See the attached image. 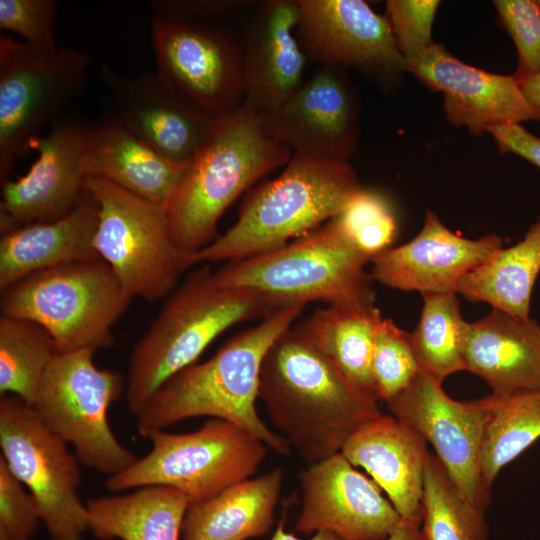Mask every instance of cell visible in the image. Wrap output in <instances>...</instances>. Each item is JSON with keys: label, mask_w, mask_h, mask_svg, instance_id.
Masks as SVG:
<instances>
[{"label": "cell", "mask_w": 540, "mask_h": 540, "mask_svg": "<svg viewBox=\"0 0 540 540\" xmlns=\"http://www.w3.org/2000/svg\"><path fill=\"white\" fill-rule=\"evenodd\" d=\"M259 398L273 426L313 464L341 451L362 424L382 413L298 326L285 330L261 366Z\"/></svg>", "instance_id": "obj_1"}, {"label": "cell", "mask_w": 540, "mask_h": 540, "mask_svg": "<svg viewBox=\"0 0 540 540\" xmlns=\"http://www.w3.org/2000/svg\"><path fill=\"white\" fill-rule=\"evenodd\" d=\"M306 304L291 303L232 337L217 353L169 378L137 415V430L146 437L184 419L210 416L243 428L275 452L288 456L291 446L272 431L256 409L263 359L273 342L300 315Z\"/></svg>", "instance_id": "obj_2"}, {"label": "cell", "mask_w": 540, "mask_h": 540, "mask_svg": "<svg viewBox=\"0 0 540 540\" xmlns=\"http://www.w3.org/2000/svg\"><path fill=\"white\" fill-rule=\"evenodd\" d=\"M292 156L264 119L243 104L217 120L167 207L175 245L195 253L212 243L220 217L234 200Z\"/></svg>", "instance_id": "obj_3"}, {"label": "cell", "mask_w": 540, "mask_h": 540, "mask_svg": "<svg viewBox=\"0 0 540 540\" xmlns=\"http://www.w3.org/2000/svg\"><path fill=\"white\" fill-rule=\"evenodd\" d=\"M282 306L253 290L220 285L207 265L191 272L133 349L125 389L129 410L137 416L169 378L196 363L224 331Z\"/></svg>", "instance_id": "obj_4"}, {"label": "cell", "mask_w": 540, "mask_h": 540, "mask_svg": "<svg viewBox=\"0 0 540 540\" xmlns=\"http://www.w3.org/2000/svg\"><path fill=\"white\" fill-rule=\"evenodd\" d=\"M361 189L349 162L293 153L278 177L249 195L235 224L194 253L195 264L239 260L281 248L336 217Z\"/></svg>", "instance_id": "obj_5"}, {"label": "cell", "mask_w": 540, "mask_h": 540, "mask_svg": "<svg viewBox=\"0 0 540 540\" xmlns=\"http://www.w3.org/2000/svg\"><path fill=\"white\" fill-rule=\"evenodd\" d=\"M368 262L331 219L281 248L229 261L214 276L222 286L253 290L284 305L374 306Z\"/></svg>", "instance_id": "obj_6"}, {"label": "cell", "mask_w": 540, "mask_h": 540, "mask_svg": "<svg viewBox=\"0 0 540 540\" xmlns=\"http://www.w3.org/2000/svg\"><path fill=\"white\" fill-rule=\"evenodd\" d=\"M1 292L2 314L39 324L56 352L110 347L132 298L101 258L44 269Z\"/></svg>", "instance_id": "obj_7"}, {"label": "cell", "mask_w": 540, "mask_h": 540, "mask_svg": "<svg viewBox=\"0 0 540 540\" xmlns=\"http://www.w3.org/2000/svg\"><path fill=\"white\" fill-rule=\"evenodd\" d=\"M84 190L97 205L94 247L127 292L170 295L195 261L173 242L166 210L101 177H87Z\"/></svg>", "instance_id": "obj_8"}, {"label": "cell", "mask_w": 540, "mask_h": 540, "mask_svg": "<svg viewBox=\"0 0 540 540\" xmlns=\"http://www.w3.org/2000/svg\"><path fill=\"white\" fill-rule=\"evenodd\" d=\"M146 438L152 443L151 450L125 470L109 476L105 483L108 490L165 485L183 492L190 505L197 504L248 479L267 452L258 438L217 418L192 432L155 430Z\"/></svg>", "instance_id": "obj_9"}, {"label": "cell", "mask_w": 540, "mask_h": 540, "mask_svg": "<svg viewBox=\"0 0 540 540\" xmlns=\"http://www.w3.org/2000/svg\"><path fill=\"white\" fill-rule=\"evenodd\" d=\"M94 352H56L31 406L51 432L74 448L80 464L112 476L138 458L118 441L108 420L126 384L119 372L98 368Z\"/></svg>", "instance_id": "obj_10"}, {"label": "cell", "mask_w": 540, "mask_h": 540, "mask_svg": "<svg viewBox=\"0 0 540 540\" xmlns=\"http://www.w3.org/2000/svg\"><path fill=\"white\" fill-rule=\"evenodd\" d=\"M89 56L75 48L41 54L0 36V179L41 129L85 89Z\"/></svg>", "instance_id": "obj_11"}, {"label": "cell", "mask_w": 540, "mask_h": 540, "mask_svg": "<svg viewBox=\"0 0 540 540\" xmlns=\"http://www.w3.org/2000/svg\"><path fill=\"white\" fill-rule=\"evenodd\" d=\"M1 457L29 490L52 540H82L88 510L78 493L80 462L18 396L0 399Z\"/></svg>", "instance_id": "obj_12"}, {"label": "cell", "mask_w": 540, "mask_h": 540, "mask_svg": "<svg viewBox=\"0 0 540 540\" xmlns=\"http://www.w3.org/2000/svg\"><path fill=\"white\" fill-rule=\"evenodd\" d=\"M157 74L210 119L234 113L244 101L241 47L227 33L196 20L153 18Z\"/></svg>", "instance_id": "obj_13"}, {"label": "cell", "mask_w": 540, "mask_h": 540, "mask_svg": "<svg viewBox=\"0 0 540 540\" xmlns=\"http://www.w3.org/2000/svg\"><path fill=\"white\" fill-rule=\"evenodd\" d=\"M392 416L429 442L435 456L463 495L485 513L490 491L481 473V449L491 410L486 397L456 401L442 383L420 371L386 402Z\"/></svg>", "instance_id": "obj_14"}, {"label": "cell", "mask_w": 540, "mask_h": 540, "mask_svg": "<svg viewBox=\"0 0 540 540\" xmlns=\"http://www.w3.org/2000/svg\"><path fill=\"white\" fill-rule=\"evenodd\" d=\"M91 125L79 119L54 120L48 134L31 147L39 151L29 171L2 182L1 231L48 222L68 214L84 194L89 177Z\"/></svg>", "instance_id": "obj_15"}, {"label": "cell", "mask_w": 540, "mask_h": 540, "mask_svg": "<svg viewBox=\"0 0 540 540\" xmlns=\"http://www.w3.org/2000/svg\"><path fill=\"white\" fill-rule=\"evenodd\" d=\"M296 35L308 61L389 81L405 71L385 15L362 0H297Z\"/></svg>", "instance_id": "obj_16"}, {"label": "cell", "mask_w": 540, "mask_h": 540, "mask_svg": "<svg viewBox=\"0 0 540 540\" xmlns=\"http://www.w3.org/2000/svg\"><path fill=\"white\" fill-rule=\"evenodd\" d=\"M301 509L295 530L330 532L342 540H383L402 517L381 488L336 453L298 475Z\"/></svg>", "instance_id": "obj_17"}, {"label": "cell", "mask_w": 540, "mask_h": 540, "mask_svg": "<svg viewBox=\"0 0 540 540\" xmlns=\"http://www.w3.org/2000/svg\"><path fill=\"white\" fill-rule=\"evenodd\" d=\"M293 153L349 162L359 137V98L344 69L318 66L276 110L260 115Z\"/></svg>", "instance_id": "obj_18"}, {"label": "cell", "mask_w": 540, "mask_h": 540, "mask_svg": "<svg viewBox=\"0 0 540 540\" xmlns=\"http://www.w3.org/2000/svg\"><path fill=\"white\" fill-rule=\"evenodd\" d=\"M99 76L109 94L107 117L164 157L192 161L216 121L178 96L156 72L128 77L103 63Z\"/></svg>", "instance_id": "obj_19"}, {"label": "cell", "mask_w": 540, "mask_h": 540, "mask_svg": "<svg viewBox=\"0 0 540 540\" xmlns=\"http://www.w3.org/2000/svg\"><path fill=\"white\" fill-rule=\"evenodd\" d=\"M429 89L441 92L448 121L482 134L491 126L540 120V111L524 97L513 75H499L463 63L434 43L405 63Z\"/></svg>", "instance_id": "obj_20"}, {"label": "cell", "mask_w": 540, "mask_h": 540, "mask_svg": "<svg viewBox=\"0 0 540 540\" xmlns=\"http://www.w3.org/2000/svg\"><path fill=\"white\" fill-rule=\"evenodd\" d=\"M502 247L499 235L470 239L427 211L419 233L374 257L370 274L373 280L401 291L457 293L462 278Z\"/></svg>", "instance_id": "obj_21"}, {"label": "cell", "mask_w": 540, "mask_h": 540, "mask_svg": "<svg viewBox=\"0 0 540 540\" xmlns=\"http://www.w3.org/2000/svg\"><path fill=\"white\" fill-rule=\"evenodd\" d=\"M299 17L297 0L265 1L244 29L243 105L259 115L279 108L305 81L308 60L296 35Z\"/></svg>", "instance_id": "obj_22"}, {"label": "cell", "mask_w": 540, "mask_h": 540, "mask_svg": "<svg viewBox=\"0 0 540 540\" xmlns=\"http://www.w3.org/2000/svg\"><path fill=\"white\" fill-rule=\"evenodd\" d=\"M366 471L402 518L419 515L427 442L392 415L381 414L359 426L341 451Z\"/></svg>", "instance_id": "obj_23"}, {"label": "cell", "mask_w": 540, "mask_h": 540, "mask_svg": "<svg viewBox=\"0 0 540 540\" xmlns=\"http://www.w3.org/2000/svg\"><path fill=\"white\" fill-rule=\"evenodd\" d=\"M465 365L496 396L540 390V323L492 309L469 323Z\"/></svg>", "instance_id": "obj_24"}, {"label": "cell", "mask_w": 540, "mask_h": 540, "mask_svg": "<svg viewBox=\"0 0 540 540\" xmlns=\"http://www.w3.org/2000/svg\"><path fill=\"white\" fill-rule=\"evenodd\" d=\"M97 205L84 190L63 217L3 232L0 240V288L44 269L100 258L94 247Z\"/></svg>", "instance_id": "obj_25"}, {"label": "cell", "mask_w": 540, "mask_h": 540, "mask_svg": "<svg viewBox=\"0 0 540 540\" xmlns=\"http://www.w3.org/2000/svg\"><path fill=\"white\" fill-rule=\"evenodd\" d=\"M189 164L164 157L107 116L91 125L89 176L107 179L165 210Z\"/></svg>", "instance_id": "obj_26"}, {"label": "cell", "mask_w": 540, "mask_h": 540, "mask_svg": "<svg viewBox=\"0 0 540 540\" xmlns=\"http://www.w3.org/2000/svg\"><path fill=\"white\" fill-rule=\"evenodd\" d=\"M283 475L280 468H274L189 505L182 540H247L266 534L273 524Z\"/></svg>", "instance_id": "obj_27"}, {"label": "cell", "mask_w": 540, "mask_h": 540, "mask_svg": "<svg viewBox=\"0 0 540 540\" xmlns=\"http://www.w3.org/2000/svg\"><path fill=\"white\" fill-rule=\"evenodd\" d=\"M187 496L165 485L87 501L88 527L102 540H180Z\"/></svg>", "instance_id": "obj_28"}, {"label": "cell", "mask_w": 540, "mask_h": 540, "mask_svg": "<svg viewBox=\"0 0 540 540\" xmlns=\"http://www.w3.org/2000/svg\"><path fill=\"white\" fill-rule=\"evenodd\" d=\"M540 272V218L522 240L500 248L466 274L457 293L471 302H484L517 318L530 317L533 287Z\"/></svg>", "instance_id": "obj_29"}, {"label": "cell", "mask_w": 540, "mask_h": 540, "mask_svg": "<svg viewBox=\"0 0 540 540\" xmlns=\"http://www.w3.org/2000/svg\"><path fill=\"white\" fill-rule=\"evenodd\" d=\"M381 318L375 305H328L297 326L357 388L378 399L371 358L374 331Z\"/></svg>", "instance_id": "obj_30"}, {"label": "cell", "mask_w": 540, "mask_h": 540, "mask_svg": "<svg viewBox=\"0 0 540 540\" xmlns=\"http://www.w3.org/2000/svg\"><path fill=\"white\" fill-rule=\"evenodd\" d=\"M423 306L411 343L422 372L442 383L466 370L465 345L469 322L465 321L457 293L422 294Z\"/></svg>", "instance_id": "obj_31"}, {"label": "cell", "mask_w": 540, "mask_h": 540, "mask_svg": "<svg viewBox=\"0 0 540 540\" xmlns=\"http://www.w3.org/2000/svg\"><path fill=\"white\" fill-rule=\"evenodd\" d=\"M490 418L481 449V473L490 491L502 468L540 438V390L487 396Z\"/></svg>", "instance_id": "obj_32"}, {"label": "cell", "mask_w": 540, "mask_h": 540, "mask_svg": "<svg viewBox=\"0 0 540 540\" xmlns=\"http://www.w3.org/2000/svg\"><path fill=\"white\" fill-rule=\"evenodd\" d=\"M420 512L424 540H488L484 513L463 495L430 452L425 465Z\"/></svg>", "instance_id": "obj_33"}, {"label": "cell", "mask_w": 540, "mask_h": 540, "mask_svg": "<svg viewBox=\"0 0 540 540\" xmlns=\"http://www.w3.org/2000/svg\"><path fill=\"white\" fill-rule=\"evenodd\" d=\"M56 353L49 333L39 324L17 317H0V393L32 405L39 384Z\"/></svg>", "instance_id": "obj_34"}, {"label": "cell", "mask_w": 540, "mask_h": 540, "mask_svg": "<svg viewBox=\"0 0 540 540\" xmlns=\"http://www.w3.org/2000/svg\"><path fill=\"white\" fill-rule=\"evenodd\" d=\"M332 220L370 262L392 247L397 235V221L390 203L373 190L362 188Z\"/></svg>", "instance_id": "obj_35"}, {"label": "cell", "mask_w": 540, "mask_h": 540, "mask_svg": "<svg viewBox=\"0 0 540 540\" xmlns=\"http://www.w3.org/2000/svg\"><path fill=\"white\" fill-rule=\"evenodd\" d=\"M421 371L411 343L410 332L390 318L377 323L371 358L376 395L388 402L400 394Z\"/></svg>", "instance_id": "obj_36"}, {"label": "cell", "mask_w": 540, "mask_h": 540, "mask_svg": "<svg viewBox=\"0 0 540 540\" xmlns=\"http://www.w3.org/2000/svg\"><path fill=\"white\" fill-rule=\"evenodd\" d=\"M493 3L517 49L514 78L519 81L540 72V1L496 0Z\"/></svg>", "instance_id": "obj_37"}, {"label": "cell", "mask_w": 540, "mask_h": 540, "mask_svg": "<svg viewBox=\"0 0 540 540\" xmlns=\"http://www.w3.org/2000/svg\"><path fill=\"white\" fill-rule=\"evenodd\" d=\"M54 0H0V27L23 37L41 54L58 51L54 34L57 12Z\"/></svg>", "instance_id": "obj_38"}, {"label": "cell", "mask_w": 540, "mask_h": 540, "mask_svg": "<svg viewBox=\"0 0 540 540\" xmlns=\"http://www.w3.org/2000/svg\"><path fill=\"white\" fill-rule=\"evenodd\" d=\"M437 0H388L385 17L405 63L415 60L431 45Z\"/></svg>", "instance_id": "obj_39"}, {"label": "cell", "mask_w": 540, "mask_h": 540, "mask_svg": "<svg viewBox=\"0 0 540 540\" xmlns=\"http://www.w3.org/2000/svg\"><path fill=\"white\" fill-rule=\"evenodd\" d=\"M40 521L33 496L0 456V540H31Z\"/></svg>", "instance_id": "obj_40"}, {"label": "cell", "mask_w": 540, "mask_h": 540, "mask_svg": "<svg viewBox=\"0 0 540 540\" xmlns=\"http://www.w3.org/2000/svg\"><path fill=\"white\" fill-rule=\"evenodd\" d=\"M492 135L500 153H513L540 169V138L521 124L491 126Z\"/></svg>", "instance_id": "obj_41"}, {"label": "cell", "mask_w": 540, "mask_h": 540, "mask_svg": "<svg viewBox=\"0 0 540 540\" xmlns=\"http://www.w3.org/2000/svg\"><path fill=\"white\" fill-rule=\"evenodd\" d=\"M239 6L235 1H152L153 18L168 20H195L220 15Z\"/></svg>", "instance_id": "obj_42"}, {"label": "cell", "mask_w": 540, "mask_h": 540, "mask_svg": "<svg viewBox=\"0 0 540 540\" xmlns=\"http://www.w3.org/2000/svg\"><path fill=\"white\" fill-rule=\"evenodd\" d=\"M383 540H424L421 531V513L402 518L397 527Z\"/></svg>", "instance_id": "obj_43"}, {"label": "cell", "mask_w": 540, "mask_h": 540, "mask_svg": "<svg viewBox=\"0 0 540 540\" xmlns=\"http://www.w3.org/2000/svg\"><path fill=\"white\" fill-rule=\"evenodd\" d=\"M517 82L528 103L540 111V72Z\"/></svg>", "instance_id": "obj_44"}, {"label": "cell", "mask_w": 540, "mask_h": 540, "mask_svg": "<svg viewBox=\"0 0 540 540\" xmlns=\"http://www.w3.org/2000/svg\"><path fill=\"white\" fill-rule=\"evenodd\" d=\"M270 540H342L337 535L330 532H316L309 539H300L292 533H289L284 528V519H282Z\"/></svg>", "instance_id": "obj_45"}]
</instances>
